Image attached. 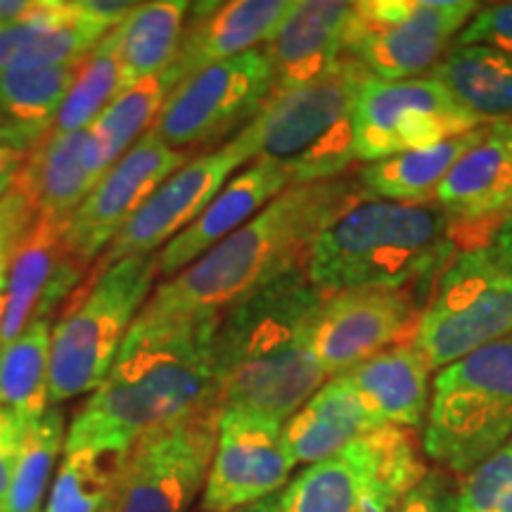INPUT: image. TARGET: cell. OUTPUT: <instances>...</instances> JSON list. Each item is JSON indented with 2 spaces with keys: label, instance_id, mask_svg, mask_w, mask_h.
I'll return each instance as SVG.
<instances>
[{
  "label": "cell",
  "instance_id": "cell-16",
  "mask_svg": "<svg viewBox=\"0 0 512 512\" xmlns=\"http://www.w3.org/2000/svg\"><path fill=\"white\" fill-rule=\"evenodd\" d=\"M294 465L280 422L223 408L200 512H228L278 494Z\"/></svg>",
  "mask_w": 512,
  "mask_h": 512
},
{
  "label": "cell",
  "instance_id": "cell-30",
  "mask_svg": "<svg viewBox=\"0 0 512 512\" xmlns=\"http://www.w3.org/2000/svg\"><path fill=\"white\" fill-rule=\"evenodd\" d=\"M171 86L164 72L140 81L138 86L128 88L117 95L105 112L93 121L91 140H88V155H91V174L98 181L121 157L145 136V128L155 124L157 114L162 112Z\"/></svg>",
  "mask_w": 512,
  "mask_h": 512
},
{
  "label": "cell",
  "instance_id": "cell-26",
  "mask_svg": "<svg viewBox=\"0 0 512 512\" xmlns=\"http://www.w3.org/2000/svg\"><path fill=\"white\" fill-rule=\"evenodd\" d=\"M358 472V512H392L422 482L413 430L384 425L347 446Z\"/></svg>",
  "mask_w": 512,
  "mask_h": 512
},
{
  "label": "cell",
  "instance_id": "cell-24",
  "mask_svg": "<svg viewBox=\"0 0 512 512\" xmlns=\"http://www.w3.org/2000/svg\"><path fill=\"white\" fill-rule=\"evenodd\" d=\"M384 425L418 430L432 394V366L413 342L396 344L347 373Z\"/></svg>",
  "mask_w": 512,
  "mask_h": 512
},
{
  "label": "cell",
  "instance_id": "cell-25",
  "mask_svg": "<svg viewBox=\"0 0 512 512\" xmlns=\"http://www.w3.org/2000/svg\"><path fill=\"white\" fill-rule=\"evenodd\" d=\"M79 64L0 72V145L27 155L46 136L72 91Z\"/></svg>",
  "mask_w": 512,
  "mask_h": 512
},
{
  "label": "cell",
  "instance_id": "cell-42",
  "mask_svg": "<svg viewBox=\"0 0 512 512\" xmlns=\"http://www.w3.org/2000/svg\"><path fill=\"white\" fill-rule=\"evenodd\" d=\"M228 512H283V491L261 498V501L240 505V508Z\"/></svg>",
  "mask_w": 512,
  "mask_h": 512
},
{
  "label": "cell",
  "instance_id": "cell-4",
  "mask_svg": "<svg viewBox=\"0 0 512 512\" xmlns=\"http://www.w3.org/2000/svg\"><path fill=\"white\" fill-rule=\"evenodd\" d=\"M460 249L456 228L434 202L363 195L316 235L304 271L320 297L366 287L408 290L444 271Z\"/></svg>",
  "mask_w": 512,
  "mask_h": 512
},
{
  "label": "cell",
  "instance_id": "cell-1",
  "mask_svg": "<svg viewBox=\"0 0 512 512\" xmlns=\"http://www.w3.org/2000/svg\"><path fill=\"white\" fill-rule=\"evenodd\" d=\"M219 323L221 313L143 306L110 373L69 425L64 453H128L147 434L221 406L214 368Z\"/></svg>",
  "mask_w": 512,
  "mask_h": 512
},
{
  "label": "cell",
  "instance_id": "cell-13",
  "mask_svg": "<svg viewBox=\"0 0 512 512\" xmlns=\"http://www.w3.org/2000/svg\"><path fill=\"white\" fill-rule=\"evenodd\" d=\"M247 162H252V157L238 136L230 138L219 150L190 157L174 176L166 178L152 192L150 200L119 230L117 238L100 254L83 283L98 280L119 261L155 254V249L174 240L226 188L233 171Z\"/></svg>",
  "mask_w": 512,
  "mask_h": 512
},
{
  "label": "cell",
  "instance_id": "cell-5",
  "mask_svg": "<svg viewBox=\"0 0 512 512\" xmlns=\"http://www.w3.org/2000/svg\"><path fill=\"white\" fill-rule=\"evenodd\" d=\"M366 72L354 60L330 74L271 93L261 112L238 133L252 162H271L292 185L330 181L356 162L354 105Z\"/></svg>",
  "mask_w": 512,
  "mask_h": 512
},
{
  "label": "cell",
  "instance_id": "cell-8",
  "mask_svg": "<svg viewBox=\"0 0 512 512\" xmlns=\"http://www.w3.org/2000/svg\"><path fill=\"white\" fill-rule=\"evenodd\" d=\"M512 335V273L486 247H463L439 273L411 342L432 370Z\"/></svg>",
  "mask_w": 512,
  "mask_h": 512
},
{
  "label": "cell",
  "instance_id": "cell-35",
  "mask_svg": "<svg viewBox=\"0 0 512 512\" xmlns=\"http://www.w3.org/2000/svg\"><path fill=\"white\" fill-rule=\"evenodd\" d=\"M358 472L344 448L309 465L283 489V512H358Z\"/></svg>",
  "mask_w": 512,
  "mask_h": 512
},
{
  "label": "cell",
  "instance_id": "cell-6",
  "mask_svg": "<svg viewBox=\"0 0 512 512\" xmlns=\"http://www.w3.org/2000/svg\"><path fill=\"white\" fill-rule=\"evenodd\" d=\"M512 437V335L472 351L432 380L422 451L467 475Z\"/></svg>",
  "mask_w": 512,
  "mask_h": 512
},
{
  "label": "cell",
  "instance_id": "cell-20",
  "mask_svg": "<svg viewBox=\"0 0 512 512\" xmlns=\"http://www.w3.org/2000/svg\"><path fill=\"white\" fill-rule=\"evenodd\" d=\"M290 185V178L280 166L256 159L242 174L230 178L209 207L174 240L166 242L162 252H157V275L169 280L195 264L209 249L252 221Z\"/></svg>",
  "mask_w": 512,
  "mask_h": 512
},
{
  "label": "cell",
  "instance_id": "cell-3",
  "mask_svg": "<svg viewBox=\"0 0 512 512\" xmlns=\"http://www.w3.org/2000/svg\"><path fill=\"white\" fill-rule=\"evenodd\" d=\"M361 197L356 176L290 185L195 264L162 280L145 306L157 311L223 313L256 287L304 268L320 230Z\"/></svg>",
  "mask_w": 512,
  "mask_h": 512
},
{
  "label": "cell",
  "instance_id": "cell-38",
  "mask_svg": "<svg viewBox=\"0 0 512 512\" xmlns=\"http://www.w3.org/2000/svg\"><path fill=\"white\" fill-rule=\"evenodd\" d=\"M458 486L444 470H430L392 512H456Z\"/></svg>",
  "mask_w": 512,
  "mask_h": 512
},
{
  "label": "cell",
  "instance_id": "cell-10",
  "mask_svg": "<svg viewBox=\"0 0 512 512\" xmlns=\"http://www.w3.org/2000/svg\"><path fill=\"white\" fill-rule=\"evenodd\" d=\"M271 93L273 69L266 50H249L176 86L150 131L171 150L188 157L207 155L226 138L238 136Z\"/></svg>",
  "mask_w": 512,
  "mask_h": 512
},
{
  "label": "cell",
  "instance_id": "cell-39",
  "mask_svg": "<svg viewBox=\"0 0 512 512\" xmlns=\"http://www.w3.org/2000/svg\"><path fill=\"white\" fill-rule=\"evenodd\" d=\"M36 221V211L19 195L17 190H8L0 197V259L12 252L19 238Z\"/></svg>",
  "mask_w": 512,
  "mask_h": 512
},
{
  "label": "cell",
  "instance_id": "cell-17",
  "mask_svg": "<svg viewBox=\"0 0 512 512\" xmlns=\"http://www.w3.org/2000/svg\"><path fill=\"white\" fill-rule=\"evenodd\" d=\"M88 278L67 247V223L36 216L27 233L12 247L0 316V349L22 335L36 320H48L62 302Z\"/></svg>",
  "mask_w": 512,
  "mask_h": 512
},
{
  "label": "cell",
  "instance_id": "cell-22",
  "mask_svg": "<svg viewBox=\"0 0 512 512\" xmlns=\"http://www.w3.org/2000/svg\"><path fill=\"white\" fill-rule=\"evenodd\" d=\"M380 427L382 418L358 394L351 377L337 375L285 422L283 437L294 463L316 465Z\"/></svg>",
  "mask_w": 512,
  "mask_h": 512
},
{
  "label": "cell",
  "instance_id": "cell-9",
  "mask_svg": "<svg viewBox=\"0 0 512 512\" xmlns=\"http://www.w3.org/2000/svg\"><path fill=\"white\" fill-rule=\"evenodd\" d=\"M479 8L472 0L351 3L344 55L375 79H418L432 72Z\"/></svg>",
  "mask_w": 512,
  "mask_h": 512
},
{
  "label": "cell",
  "instance_id": "cell-14",
  "mask_svg": "<svg viewBox=\"0 0 512 512\" xmlns=\"http://www.w3.org/2000/svg\"><path fill=\"white\" fill-rule=\"evenodd\" d=\"M418 313L411 290L366 287L323 297L313 354L325 377L347 375L380 351L411 342Z\"/></svg>",
  "mask_w": 512,
  "mask_h": 512
},
{
  "label": "cell",
  "instance_id": "cell-45",
  "mask_svg": "<svg viewBox=\"0 0 512 512\" xmlns=\"http://www.w3.org/2000/svg\"><path fill=\"white\" fill-rule=\"evenodd\" d=\"M12 181H15V174H0V197L12 188Z\"/></svg>",
  "mask_w": 512,
  "mask_h": 512
},
{
  "label": "cell",
  "instance_id": "cell-28",
  "mask_svg": "<svg viewBox=\"0 0 512 512\" xmlns=\"http://www.w3.org/2000/svg\"><path fill=\"white\" fill-rule=\"evenodd\" d=\"M427 76L484 121H512V57L477 43H453Z\"/></svg>",
  "mask_w": 512,
  "mask_h": 512
},
{
  "label": "cell",
  "instance_id": "cell-31",
  "mask_svg": "<svg viewBox=\"0 0 512 512\" xmlns=\"http://www.w3.org/2000/svg\"><path fill=\"white\" fill-rule=\"evenodd\" d=\"M50 320H36L15 342L0 349V408L29 430L48 413Z\"/></svg>",
  "mask_w": 512,
  "mask_h": 512
},
{
  "label": "cell",
  "instance_id": "cell-44",
  "mask_svg": "<svg viewBox=\"0 0 512 512\" xmlns=\"http://www.w3.org/2000/svg\"><path fill=\"white\" fill-rule=\"evenodd\" d=\"M119 484H121V482H119ZM100 512H121V503H119V486H117V491H114V494H112L110 501L105 503V508H102Z\"/></svg>",
  "mask_w": 512,
  "mask_h": 512
},
{
  "label": "cell",
  "instance_id": "cell-18",
  "mask_svg": "<svg viewBox=\"0 0 512 512\" xmlns=\"http://www.w3.org/2000/svg\"><path fill=\"white\" fill-rule=\"evenodd\" d=\"M434 204L451 219L460 247L482 245L486 230L512 209V121L482 126L439 185Z\"/></svg>",
  "mask_w": 512,
  "mask_h": 512
},
{
  "label": "cell",
  "instance_id": "cell-32",
  "mask_svg": "<svg viewBox=\"0 0 512 512\" xmlns=\"http://www.w3.org/2000/svg\"><path fill=\"white\" fill-rule=\"evenodd\" d=\"M119 76V36L114 29L79 64L72 91L55 114L50 133L67 136L91 128L93 121L119 95Z\"/></svg>",
  "mask_w": 512,
  "mask_h": 512
},
{
  "label": "cell",
  "instance_id": "cell-29",
  "mask_svg": "<svg viewBox=\"0 0 512 512\" xmlns=\"http://www.w3.org/2000/svg\"><path fill=\"white\" fill-rule=\"evenodd\" d=\"M190 3L155 0L138 3L117 27L119 36V95L150 76L162 74L176 57Z\"/></svg>",
  "mask_w": 512,
  "mask_h": 512
},
{
  "label": "cell",
  "instance_id": "cell-33",
  "mask_svg": "<svg viewBox=\"0 0 512 512\" xmlns=\"http://www.w3.org/2000/svg\"><path fill=\"white\" fill-rule=\"evenodd\" d=\"M126 453L67 451L50 489L46 512H100L121 482Z\"/></svg>",
  "mask_w": 512,
  "mask_h": 512
},
{
  "label": "cell",
  "instance_id": "cell-37",
  "mask_svg": "<svg viewBox=\"0 0 512 512\" xmlns=\"http://www.w3.org/2000/svg\"><path fill=\"white\" fill-rule=\"evenodd\" d=\"M456 43L491 46L512 57V3H496L479 8L477 15L458 34Z\"/></svg>",
  "mask_w": 512,
  "mask_h": 512
},
{
  "label": "cell",
  "instance_id": "cell-41",
  "mask_svg": "<svg viewBox=\"0 0 512 512\" xmlns=\"http://www.w3.org/2000/svg\"><path fill=\"white\" fill-rule=\"evenodd\" d=\"M479 247L489 249L498 264L505 266L512 273V209L486 230L482 245Z\"/></svg>",
  "mask_w": 512,
  "mask_h": 512
},
{
  "label": "cell",
  "instance_id": "cell-15",
  "mask_svg": "<svg viewBox=\"0 0 512 512\" xmlns=\"http://www.w3.org/2000/svg\"><path fill=\"white\" fill-rule=\"evenodd\" d=\"M185 162L188 155L171 150L155 133L145 131V136L100 178L67 223L69 252L88 266V273L119 230L150 200L152 192Z\"/></svg>",
  "mask_w": 512,
  "mask_h": 512
},
{
  "label": "cell",
  "instance_id": "cell-34",
  "mask_svg": "<svg viewBox=\"0 0 512 512\" xmlns=\"http://www.w3.org/2000/svg\"><path fill=\"white\" fill-rule=\"evenodd\" d=\"M64 415L48 408L36 425L24 430L15 472H12L8 496L0 512H38L46 498L55 460L64 448Z\"/></svg>",
  "mask_w": 512,
  "mask_h": 512
},
{
  "label": "cell",
  "instance_id": "cell-2",
  "mask_svg": "<svg viewBox=\"0 0 512 512\" xmlns=\"http://www.w3.org/2000/svg\"><path fill=\"white\" fill-rule=\"evenodd\" d=\"M320 304L304 268H294L221 313L214 368L223 408L285 425L323 387L313 354Z\"/></svg>",
  "mask_w": 512,
  "mask_h": 512
},
{
  "label": "cell",
  "instance_id": "cell-40",
  "mask_svg": "<svg viewBox=\"0 0 512 512\" xmlns=\"http://www.w3.org/2000/svg\"><path fill=\"white\" fill-rule=\"evenodd\" d=\"M24 427L19 425L15 415L0 408V508L8 496L12 472H15L19 451H22Z\"/></svg>",
  "mask_w": 512,
  "mask_h": 512
},
{
  "label": "cell",
  "instance_id": "cell-12",
  "mask_svg": "<svg viewBox=\"0 0 512 512\" xmlns=\"http://www.w3.org/2000/svg\"><path fill=\"white\" fill-rule=\"evenodd\" d=\"M221 413L207 408L140 439L121 472V512H188L207 484Z\"/></svg>",
  "mask_w": 512,
  "mask_h": 512
},
{
  "label": "cell",
  "instance_id": "cell-19",
  "mask_svg": "<svg viewBox=\"0 0 512 512\" xmlns=\"http://www.w3.org/2000/svg\"><path fill=\"white\" fill-rule=\"evenodd\" d=\"M294 0L190 3L176 57L164 69L171 91L192 74L266 46Z\"/></svg>",
  "mask_w": 512,
  "mask_h": 512
},
{
  "label": "cell",
  "instance_id": "cell-7",
  "mask_svg": "<svg viewBox=\"0 0 512 512\" xmlns=\"http://www.w3.org/2000/svg\"><path fill=\"white\" fill-rule=\"evenodd\" d=\"M155 278L157 254H147L119 261L98 280L79 285L50 337V403L100 387Z\"/></svg>",
  "mask_w": 512,
  "mask_h": 512
},
{
  "label": "cell",
  "instance_id": "cell-43",
  "mask_svg": "<svg viewBox=\"0 0 512 512\" xmlns=\"http://www.w3.org/2000/svg\"><path fill=\"white\" fill-rule=\"evenodd\" d=\"M8 261L10 254L0 259V316H3V302H5V280H8Z\"/></svg>",
  "mask_w": 512,
  "mask_h": 512
},
{
  "label": "cell",
  "instance_id": "cell-36",
  "mask_svg": "<svg viewBox=\"0 0 512 512\" xmlns=\"http://www.w3.org/2000/svg\"><path fill=\"white\" fill-rule=\"evenodd\" d=\"M456 512H512V437L467 472Z\"/></svg>",
  "mask_w": 512,
  "mask_h": 512
},
{
  "label": "cell",
  "instance_id": "cell-27",
  "mask_svg": "<svg viewBox=\"0 0 512 512\" xmlns=\"http://www.w3.org/2000/svg\"><path fill=\"white\" fill-rule=\"evenodd\" d=\"M482 126L472 128L463 136L448 138L444 143L363 164L356 174L358 188L370 200L403 204L434 202L439 185L444 183L448 171L458 164V159L475 145Z\"/></svg>",
  "mask_w": 512,
  "mask_h": 512
},
{
  "label": "cell",
  "instance_id": "cell-23",
  "mask_svg": "<svg viewBox=\"0 0 512 512\" xmlns=\"http://www.w3.org/2000/svg\"><path fill=\"white\" fill-rule=\"evenodd\" d=\"M88 140V128L67 136L48 131L27 152L12 181V190L31 204L36 216L69 223L74 211L91 195L95 181Z\"/></svg>",
  "mask_w": 512,
  "mask_h": 512
},
{
  "label": "cell",
  "instance_id": "cell-11",
  "mask_svg": "<svg viewBox=\"0 0 512 512\" xmlns=\"http://www.w3.org/2000/svg\"><path fill=\"white\" fill-rule=\"evenodd\" d=\"M489 124L460 107L432 76L384 81L366 76L354 105L356 162H380Z\"/></svg>",
  "mask_w": 512,
  "mask_h": 512
},
{
  "label": "cell",
  "instance_id": "cell-21",
  "mask_svg": "<svg viewBox=\"0 0 512 512\" xmlns=\"http://www.w3.org/2000/svg\"><path fill=\"white\" fill-rule=\"evenodd\" d=\"M349 15L351 3L294 0L264 46L273 69V93L306 86L347 60L344 36Z\"/></svg>",
  "mask_w": 512,
  "mask_h": 512
}]
</instances>
